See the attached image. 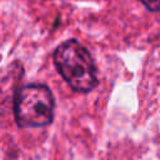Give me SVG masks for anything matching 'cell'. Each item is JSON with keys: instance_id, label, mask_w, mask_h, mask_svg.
<instances>
[{"instance_id": "6da1fadb", "label": "cell", "mask_w": 160, "mask_h": 160, "mask_svg": "<svg viewBox=\"0 0 160 160\" xmlns=\"http://www.w3.org/2000/svg\"><path fill=\"white\" fill-rule=\"evenodd\" d=\"M54 65L68 85L78 92H89L98 85L95 62L88 51L75 39L61 42L52 55Z\"/></svg>"}, {"instance_id": "3957f363", "label": "cell", "mask_w": 160, "mask_h": 160, "mask_svg": "<svg viewBox=\"0 0 160 160\" xmlns=\"http://www.w3.org/2000/svg\"><path fill=\"white\" fill-rule=\"evenodd\" d=\"M149 11L158 12L160 11V0H139Z\"/></svg>"}, {"instance_id": "7a4b0ae2", "label": "cell", "mask_w": 160, "mask_h": 160, "mask_svg": "<svg viewBox=\"0 0 160 160\" xmlns=\"http://www.w3.org/2000/svg\"><path fill=\"white\" fill-rule=\"evenodd\" d=\"M55 99L44 84H28L14 96V116L20 128H41L52 122Z\"/></svg>"}]
</instances>
